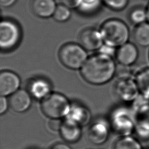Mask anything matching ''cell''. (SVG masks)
Listing matches in <instances>:
<instances>
[{
    "mask_svg": "<svg viewBox=\"0 0 149 149\" xmlns=\"http://www.w3.org/2000/svg\"><path fill=\"white\" fill-rule=\"evenodd\" d=\"M101 2V0H81L78 9L84 13H93L98 10Z\"/></svg>",
    "mask_w": 149,
    "mask_h": 149,
    "instance_id": "22",
    "label": "cell"
},
{
    "mask_svg": "<svg viewBox=\"0 0 149 149\" xmlns=\"http://www.w3.org/2000/svg\"><path fill=\"white\" fill-rule=\"evenodd\" d=\"M139 52L136 45L132 42H126L120 46L116 50V57L119 64L129 66L136 62Z\"/></svg>",
    "mask_w": 149,
    "mask_h": 149,
    "instance_id": "9",
    "label": "cell"
},
{
    "mask_svg": "<svg viewBox=\"0 0 149 149\" xmlns=\"http://www.w3.org/2000/svg\"><path fill=\"white\" fill-rule=\"evenodd\" d=\"M146 1H148V2H149V0H146Z\"/></svg>",
    "mask_w": 149,
    "mask_h": 149,
    "instance_id": "33",
    "label": "cell"
},
{
    "mask_svg": "<svg viewBox=\"0 0 149 149\" xmlns=\"http://www.w3.org/2000/svg\"><path fill=\"white\" fill-rule=\"evenodd\" d=\"M136 116L132 108L119 107L114 110L110 118V125L113 132L119 136H130L134 132Z\"/></svg>",
    "mask_w": 149,
    "mask_h": 149,
    "instance_id": "3",
    "label": "cell"
},
{
    "mask_svg": "<svg viewBox=\"0 0 149 149\" xmlns=\"http://www.w3.org/2000/svg\"><path fill=\"white\" fill-rule=\"evenodd\" d=\"M112 149H143L139 140L131 136H120L113 144Z\"/></svg>",
    "mask_w": 149,
    "mask_h": 149,
    "instance_id": "19",
    "label": "cell"
},
{
    "mask_svg": "<svg viewBox=\"0 0 149 149\" xmlns=\"http://www.w3.org/2000/svg\"><path fill=\"white\" fill-rule=\"evenodd\" d=\"M81 45L88 51L99 49L103 45L104 40L100 31L94 29L83 30L79 37Z\"/></svg>",
    "mask_w": 149,
    "mask_h": 149,
    "instance_id": "10",
    "label": "cell"
},
{
    "mask_svg": "<svg viewBox=\"0 0 149 149\" xmlns=\"http://www.w3.org/2000/svg\"><path fill=\"white\" fill-rule=\"evenodd\" d=\"M51 85L48 81L38 77L29 83L28 92L34 98L42 100L51 93Z\"/></svg>",
    "mask_w": 149,
    "mask_h": 149,
    "instance_id": "14",
    "label": "cell"
},
{
    "mask_svg": "<svg viewBox=\"0 0 149 149\" xmlns=\"http://www.w3.org/2000/svg\"><path fill=\"white\" fill-rule=\"evenodd\" d=\"M134 80L140 94L149 98V67L144 68L137 72Z\"/></svg>",
    "mask_w": 149,
    "mask_h": 149,
    "instance_id": "18",
    "label": "cell"
},
{
    "mask_svg": "<svg viewBox=\"0 0 149 149\" xmlns=\"http://www.w3.org/2000/svg\"><path fill=\"white\" fill-rule=\"evenodd\" d=\"M112 57L99 53L89 57L81 68V74L88 83L101 85L108 82L116 73Z\"/></svg>",
    "mask_w": 149,
    "mask_h": 149,
    "instance_id": "1",
    "label": "cell"
},
{
    "mask_svg": "<svg viewBox=\"0 0 149 149\" xmlns=\"http://www.w3.org/2000/svg\"><path fill=\"white\" fill-rule=\"evenodd\" d=\"M71 12L70 8L63 4L59 5L53 15V17L55 20L59 22H64L67 21L70 17Z\"/></svg>",
    "mask_w": 149,
    "mask_h": 149,
    "instance_id": "23",
    "label": "cell"
},
{
    "mask_svg": "<svg viewBox=\"0 0 149 149\" xmlns=\"http://www.w3.org/2000/svg\"><path fill=\"white\" fill-rule=\"evenodd\" d=\"M49 149H71L69 146L64 143H56L51 147Z\"/></svg>",
    "mask_w": 149,
    "mask_h": 149,
    "instance_id": "29",
    "label": "cell"
},
{
    "mask_svg": "<svg viewBox=\"0 0 149 149\" xmlns=\"http://www.w3.org/2000/svg\"><path fill=\"white\" fill-rule=\"evenodd\" d=\"M71 104L63 94L57 93H51L42 100L41 108L43 113L50 119L66 117L70 109Z\"/></svg>",
    "mask_w": 149,
    "mask_h": 149,
    "instance_id": "4",
    "label": "cell"
},
{
    "mask_svg": "<svg viewBox=\"0 0 149 149\" xmlns=\"http://www.w3.org/2000/svg\"><path fill=\"white\" fill-rule=\"evenodd\" d=\"M90 118L91 115L88 109L79 104L71 105L69 112L65 117L81 126L86 125L90 122Z\"/></svg>",
    "mask_w": 149,
    "mask_h": 149,
    "instance_id": "16",
    "label": "cell"
},
{
    "mask_svg": "<svg viewBox=\"0 0 149 149\" xmlns=\"http://www.w3.org/2000/svg\"><path fill=\"white\" fill-rule=\"evenodd\" d=\"M100 32L104 43L115 48L127 42L130 36L127 24L118 19L105 21L101 26Z\"/></svg>",
    "mask_w": 149,
    "mask_h": 149,
    "instance_id": "2",
    "label": "cell"
},
{
    "mask_svg": "<svg viewBox=\"0 0 149 149\" xmlns=\"http://www.w3.org/2000/svg\"><path fill=\"white\" fill-rule=\"evenodd\" d=\"M119 79L115 86L117 96L124 102L134 101L140 95L134 79H133L130 77Z\"/></svg>",
    "mask_w": 149,
    "mask_h": 149,
    "instance_id": "7",
    "label": "cell"
},
{
    "mask_svg": "<svg viewBox=\"0 0 149 149\" xmlns=\"http://www.w3.org/2000/svg\"><path fill=\"white\" fill-rule=\"evenodd\" d=\"M148 59H149V51H148Z\"/></svg>",
    "mask_w": 149,
    "mask_h": 149,
    "instance_id": "32",
    "label": "cell"
},
{
    "mask_svg": "<svg viewBox=\"0 0 149 149\" xmlns=\"http://www.w3.org/2000/svg\"><path fill=\"white\" fill-rule=\"evenodd\" d=\"M146 8V11H147V20L149 23V3Z\"/></svg>",
    "mask_w": 149,
    "mask_h": 149,
    "instance_id": "31",
    "label": "cell"
},
{
    "mask_svg": "<svg viewBox=\"0 0 149 149\" xmlns=\"http://www.w3.org/2000/svg\"><path fill=\"white\" fill-rule=\"evenodd\" d=\"M56 6L55 0H33L31 3L34 13L42 18L53 16Z\"/></svg>",
    "mask_w": 149,
    "mask_h": 149,
    "instance_id": "15",
    "label": "cell"
},
{
    "mask_svg": "<svg viewBox=\"0 0 149 149\" xmlns=\"http://www.w3.org/2000/svg\"><path fill=\"white\" fill-rule=\"evenodd\" d=\"M59 58L65 66L71 69L81 68L88 59L86 49L75 43L63 45L59 50Z\"/></svg>",
    "mask_w": 149,
    "mask_h": 149,
    "instance_id": "5",
    "label": "cell"
},
{
    "mask_svg": "<svg viewBox=\"0 0 149 149\" xmlns=\"http://www.w3.org/2000/svg\"><path fill=\"white\" fill-rule=\"evenodd\" d=\"M16 0H0V4L3 7H9L16 2Z\"/></svg>",
    "mask_w": 149,
    "mask_h": 149,
    "instance_id": "30",
    "label": "cell"
},
{
    "mask_svg": "<svg viewBox=\"0 0 149 149\" xmlns=\"http://www.w3.org/2000/svg\"><path fill=\"white\" fill-rule=\"evenodd\" d=\"M133 37L137 44L141 47H149V23L146 22L136 26Z\"/></svg>",
    "mask_w": 149,
    "mask_h": 149,
    "instance_id": "17",
    "label": "cell"
},
{
    "mask_svg": "<svg viewBox=\"0 0 149 149\" xmlns=\"http://www.w3.org/2000/svg\"><path fill=\"white\" fill-rule=\"evenodd\" d=\"M62 121H60L58 119H51L49 122V125L52 129L59 130Z\"/></svg>",
    "mask_w": 149,
    "mask_h": 149,
    "instance_id": "28",
    "label": "cell"
},
{
    "mask_svg": "<svg viewBox=\"0 0 149 149\" xmlns=\"http://www.w3.org/2000/svg\"><path fill=\"white\" fill-rule=\"evenodd\" d=\"M20 85V79L15 72L3 70L0 74V94L6 97L17 91Z\"/></svg>",
    "mask_w": 149,
    "mask_h": 149,
    "instance_id": "8",
    "label": "cell"
},
{
    "mask_svg": "<svg viewBox=\"0 0 149 149\" xmlns=\"http://www.w3.org/2000/svg\"><path fill=\"white\" fill-rule=\"evenodd\" d=\"M9 104L14 111L23 112L27 111L31 105V95L24 90H18L10 95Z\"/></svg>",
    "mask_w": 149,
    "mask_h": 149,
    "instance_id": "13",
    "label": "cell"
},
{
    "mask_svg": "<svg viewBox=\"0 0 149 149\" xmlns=\"http://www.w3.org/2000/svg\"><path fill=\"white\" fill-rule=\"evenodd\" d=\"M8 107V101L5 97L1 96L0 98V113L3 114L5 113Z\"/></svg>",
    "mask_w": 149,
    "mask_h": 149,
    "instance_id": "27",
    "label": "cell"
},
{
    "mask_svg": "<svg viewBox=\"0 0 149 149\" xmlns=\"http://www.w3.org/2000/svg\"><path fill=\"white\" fill-rule=\"evenodd\" d=\"M109 134L108 125L104 120H99L90 125L88 130L89 140L94 144H101L107 139Z\"/></svg>",
    "mask_w": 149,
    "mask_h": 149,
    "instance_id": "12",
    "label": "cell"
},
{
    "mask_svg": "<svg viewBox=\"0 0 149 149\" xmlns=\"http://www.w3.org/2000/svg\"><path fill=\"white\" fill-rule=\"evenodd\" d=\"M134 132L141 139H149V119H136Z\"/></svg>",
    "mask_w": 149,
    "mask_h": 149,
    "instance_id": "21",
    "label": "cell"
},
{
    "mask_svg": "<svg viewBox=\"0 0 149 149\" xmlns=\"http://www.w3.org/2000/svg\"><path fill=\"white\" fill-rule=\"evenodd\" d=\"M129 19L130 22L135 26L147 22L146 8L141 6L134 7L129 12Z\"/></svg>",
    "mask_w": 149,
    "mask_h": 149,
    "instance_id": "20",
    "label": "cell"
},
{
    "mask_svg": "<svg viewBox=\"0 0 149 149\" xmlns=\"http://www.w3.org/2000/svg\"><path fill=\"white\" fill-rule=\"evenodd\" d=\"M107 7L114 10H122L129 3V0H101Z\"/></svg>",
    "mask_w": 149,
    "mask_h": 149,
    "instance_id": "24",
    "label": "cell"
},
{
    "mask_svg": "<svg viewBox=\"0 0 149 149\" xmlns=\"http://www.w3.org/2000/svg\"><path fill=\"white\" fill-rule=\"evenodd\" d=\"M21 38V30L14 21L5 19L0 24V46L2 50L8 51L16 47Z\"/></svg>",
    "mask_w": 149,
    "mask_h": 149,
    "instance_id": "6",
    "label": "cell"
},
{
    "mask_svg": "<svg viewBox=\"0 0 149 149\" xmlns=\"http://www.w3.org/2000/svg\"><path fill=\"white\" fill-rule=\"evenodd\" d=\"M62 4L70 9L78 8L81 0H60Z\"/></svg>",
    "mask_w": 149,
    "mask_h": 149,
    "instance_id": "26",
    "label": "cell"
},
{
    "mask_svg": "<svg viewBox=\"0 0 149 149\" xmlns=\"http://www.w3.org/2000/svg\"><path fill=\"white\" fill-rule=\"evenodd\" d=\"M59 130L62 138L69 143L77 142L81 136V126L66 118L62 121Z\"/></svg>",
    "mask_w": 149,
    "mask_h": 149,
    "instance_id": "11",
    "label": "cell"
},
{
    "mask_svg": "<svg viewBox=\"0 0 149 149\" xmlns=\"http://www.w3.org/2000/svg\"><path fill=\"white\" fill-rule=\"evenodd\" d=\"M100 50V52L101 54L109 56L111 57H112L115 54H116V48L108 45L107 44H103L101 47L99 49Z\"/></svg>",
    "mask_w": 149,
    "mask_h": 149,
    "instance_id": "25",
    "label": "cell"
},
{
    "mask_svg": "<svg viewBox=\"0 0 149 149\" xmlns=\"http://www.w3.org/2000/svg\"><path fill=\"white\" fill-rule=\"evenodd\" d=\"M147 149H149V148H147Z\"/></svg>",
    "mask_w": 149,
    "mask_h": 149,
    "instance_id": "34",
    "label": "cell"
}]
</instances>
